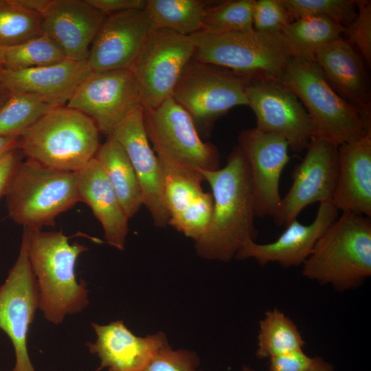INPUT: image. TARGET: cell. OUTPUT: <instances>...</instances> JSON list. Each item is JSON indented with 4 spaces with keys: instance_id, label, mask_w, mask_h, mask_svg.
I'll list each match as a JSON object with an SVG mask.
<instances>
[{
    "instance_id": "obj_1",
    "label": "cell",
    "mask_w": 371,
    "mask_h": 371,
    "mask_svg": "<svg viewBox=\"0 0 371 371\" xmlns=\"http://www.w3.org/2000/svg\"><path fill=\"white\" fill-rule=\"evenodd\" d=\"M201 173L212 189L213 211L207 229L195 241L196 251L202 258L229 262L256 235L249 166L237 145L223 168Z\"/></svg>"
},
{
    "instance_id": "obj_2",
    "label": "cell",
    "mask_w": 371,
    "mask_h": 371,
    "mask_svg": "<svg viewBox=\"0 0 371 371\" xmlns=\"http://www.w3.org/2000/svg\"><path fill=\"white\" fill-rule=\"evenodd\" d=\"M30 263L35 276L40 306L44 318L55 325L67 315L80 313L89 304L88 289L78 281L76 264L88 248L60 231H43L23 227Z\"/></svg>"
},
{
    "instance_id": "obj_3",
    "label": "cell",
    "mask_w": 371,
    "mask_h": 371,
    "mask_svg": "<svg viewBox=\"0 0 371 371\" xmlns=\"http://www.w3.org/2000/svg\"><path fill=\"white\" fill-rule=\"evenodd\" d=\"M302 275L342 292L357 287L371 276V221L350 212L322 234L302 264Z\"/></svg>"
},
{
    "instance_id": "obj_4",
    "label": "cell",
    "mask_w": 371,
    "mask_h": 371,
    "mask_svg": "<svg viewBox=\"0 0 371 371\" xmlns=\"http://www.w3.org/2000/svg\"><path fill=\"white\" fill-rule=\"evenodd\" d=\"M99 129L89 117L66 105L47 111L20 136L26 159L49 168L78 172L100 146Z\"/></svg>"
},
{
    "instance_id": "obj_5",
    "label": "cell",
    "mask_w": 371,
    "mask_h": 371,
    "mask_svg": "<svg viewBox=\"0 0 371 371\" xmlns=\"http://www.w3.org/2000/svg\"><path fill=\"white\" fill-rule=\"evenodd\" d=\"M280 82L304 106L315 137L338 147L362 137L371 130V119L333 89L315 61L292 58Z\"/></svg>"
},
{
    "instance_id": "obj_6",
    "label": "cell",
    "mask_w": 371,
    "mask_h": 371,
    "mask_svg": "<svg viewBox=\"0 0 371 371\" xmlns=\"http://www.w3.org/2000/svg\"><path fill=\"white\" fill-rule=\"evenodd\" d=\"M192 60L227 69L248 81L278 80L293 58L282 34L255 30L190 35Z\"/></svg>"
},
{
    "instance_id": "obj_7",
    "label": "cell",
    "mask_w": 371,
    "mask_h": 371,
    "mask_svg": "<svg viewBox=\"0 0 371 371\" xmlns=\"http://www.w3.org/2000/svg\"><path fill=\"white\" fill-rule=\"evenodd\" d=\"M5 196L14 223L29 229L54 226L58 215L80 201L78 173L26 159L16 166Z\"/></svg>"
},
{
    "instance_id": "obj_8",
    "label": "cell",
    "mask_w": 371,
    "mask_h": 371,
    "mask_svg": "<svg viewBox=\"0 0 371 371\" xmlns=\"http://www.w3.org/2000/svg\"><path fill=\"white\" fill-rule=\"evenodd\" d=\"M247 83L227 69L191 59L171 98L189 114L199 133L207 135L230 109L247 106Z\"/></svg>"
},
{
    "instance_id": "obj_9",
    "label": "cell",
    "mask_w": 371,
    "mask_h": 371,
    "mask_svg": "<svg viewBox=\"0 0 371 371\" xmlns=\"http://www.w3.org/2000/svg\"><path fill=\"white\" fill-rule=\"evenodd\" d=\"M143 119L160 162L198 173L219 168L217 147L201 139L191 117L172 98L155 109H143Z\"/></svg>"
},
{
    "instance_id": "obj_10",
    "label": "cell",
    "mask_w": 371,
    "mask_h": 371,
    "mask_svg": "<svg viewBox=\"0 0 371 371\" xmlns=\"http://www.w3.org/2000/svg\"><path fill=\"white\" fill-rule=\"evenodd\" d=\"M191 36L155 28L131 70L144 110L155 109L171 98L187 63L192 58Z\"/></svg>"
},
{
    "instance_id": "obj_11",
    "label": "cell",
    "mask_w": 371,
    "mask_h": 371,
    "mask_svg": "<svg viewBox=\"0 0 371 371\" xmlns=\"http://www.w3.org/2000/svg\"><path fill=\"white\" fill-rule=\"evenodd\" d=\"M39 306L38 289L23 234L18 257L0 285V329L10 339L15 355V364L11 371H35L27 341Z\"/></svg>"
},
{
    "instance_id": "obj_12",
    "label": "cell",
    "mask_w": 371,
    "mask_h": 371,
    "mask_svg": "<svg viewBox=\"0 0 371 371\" xmlns=\"http://www.w3.org/2000/svg\"><path fill=\"white\" fill-rule=\"evenodd\" d=\"M66 106L89 117L106 137L141 106L137 84L129 69L91 71Z\"/></svg>"
},
{
    "instance_id": "obj_13",
    "label": "cell",
    "mask_w": 371,
    "mask_h": 371,
    "mask_svg": "<svg viewBox=\"0 0 371 371\" xmlns=\"http://www.w3.org/2000/svg\"><path fill=\"white\" fill-rule=\"evenodd\" d=\"M246 93L257 128L283 137L294 153L306 149L315 137L313 127L293 91L278 80L248 81Z\"/></svg>"
},
{
    "instance_id": "obj_14",
    "label": "cell",
    "mask_w": 371,
    "mask_h": 371,
    "mask_svg": "<svg viewBox=\"0 0 371 371\" xmlns=\"http://www.w3.org/2000/svg\"><path fill=\"white\" fill-rule=\"evenodd\" d=\"M306 150L294 168L291 186L272 217L278 226L286 227L297 219L308 205L332 201L338 177L337 147L314 137Z\"/></svg>"
},
{
    "instance_id": "obj_15",
    "label": "cell",
    "mask_w": 371,
    "mask_h": 371,
    "mask_svg": "<svg viewBox=\"0 0 371 371\" xmlns=\"http://www.w3.org/2000/svg\"><path fill=\"white\" fill-rule=\"evenodd\" d=\"M238 142L249 166L255 216L273 217L282 199L279 186L290 159L289 144L283 137L256 127L241 131Z\"/></svg>"
},
{
    "instance_id": "obj_16",
    "label": "cell",
    "mask_w": 371,
    "mask_h": 371,
    "mask_svg": "<svg viewBox=\"0 0 371 371\" xmlns=\"http://www.w3.org/2000/svg\"><path fill=\"white\" fill-rule=\"evenodd\" d=\"M155 26L144 10L106 16L89 49L91 71L131 69Z\"/></svg>"
},
{
    "instance_id": "obj_17",
    "label": "cell",
    "mask_w": 371,
    "mask_h": 371,
    "mask_svg": "<svg viewBox=\"0 0 371 371\" xmlns=\"http://www.w3.org/2000/svg\"><path fill=\"white\" fill-rule=\"evenodd\" d=\"M125 150L137 175L146 206L154 224L160 227L169 223L164 199V179L161 165L149 144L141 106L134 110L112 132Z\"/></svg>"
},
{
    "instance_id": "obj_18",
    "label": "cell",
    "mask_w": 371,
    "mask_h": 371,
    "mask_svg": "<svg viewBox=\"0 0 371 371\" xmlns=\"http://www.w3.org/2000/svg\"><path fill=\"white\" fill-rule=\"evenodd\" d=\"M164 179V199L169 214L168 225L194 241L207 229L213 211V198L203 191L201 173L160 162Z\"/></svg>"
},
{
    "instance_id": "obj_19",
    "label": "cell",
    "mask_w": 371,
    "mask_h": 371,
    "mask_svg": "<svg viewBox=\"0 0 371 371\" xmlns=\"http://www.w3.org/2000/svg\"><path fill=\"white\" fill-rule=\"evenodd\" d=\"M338 215L339 211L332 201L319 203L311 223L304 225L295 219L286 226V229L275 241L260 244L249 240L235 257L239 260L253 258L261 265L277 262L287 268L302 265L319 237Z\"/></svg>"
},
{
    "instance_id": "obj_20",
    "label": "cell",
    "mask_w": 371,
    "mask_h": 371,
    "mask_svg": "<svg viewBox=\"0 0 371 371\" xmlns=\"http://www.w3.org/2000/svg\"><path fill=\"white\" fill-rule=\"evenodd\" d=\"M105 17L87 0H53L42 15L43 31L67 59L87 62Z\"/></svg>"
},
{
    "instance_id": "obj_21",
    "label": "cell",
    "mask_w": 371,
    "mask_h": 371,
    "mask_svg": "<svg viewBox=\"0 0 371 371\" xmlns=\"http://www.w3.org/2000/svg\"><path fill=\"white\" fill-rule=\"evenodd\" d=\"M91 326L96 339L87 343V347L100 359V368L108 371H144L159 350L168 344L163 333L137 337L122 320Z\"/></svg>"
},
{
    "instance_id": "obj_22",
    "label": "cell",
    "mask_w": 371,
    "mask_h": 371,
    "mask_svg": "<svg viewBox=\"0 0 371 371\" xmlns=\"http://www.w3.org/2000/svg\"><path fill=\"white\" fill-rule=\"evenodd\" d=\"M338 177L332 203L338 211L371 217V130L337 147Z\"/></svg>"
},
{
    "instance_id": "obj_23",
    "label": "cell",
    "mask_w": 371,
    "mask_h": 371,
    "mask_svg": "<svg viewBox=\"0 0 371 371\" xmlns=\"http://www.w3.org/2000/svg\"><path fill=\"white\" fill-rule=\"evenodd\" d=\"M91 71L87 62H61L21 70H0L10 90L37 97L53 106L66 105L81 81Z\"/></svg>"
},
{
    "instance_id": "obj_24",
    "label": "cell",
    "mask_w": 371,
    "mask_h": 371,
    "mask_svg": "<svg viewBox=\"0 0 371 371\" xmlns=\"http://www.w3.org/2000/svg\"><path fill=\"white\" fill-rule=\"evenodd\" d=\"M363 61L352 45L341 37L321 48L315 58L333 89L371 118L369 85Z\"/></svg>"
},
{
    "instance_id": "obj_25",
    "label": "cell",
    "mask_w": 371,
    "mask_h": 371,
    "mask_svg": "<svg viewBox=\"0 0 371 371\" xmlns=\"http://www.w3.org/2000/svg\"><path fill=\"white\" fill-rule=\"evenodd\" d=\"M77 173L80 201L89 206L100 223L107 243L124 250L129 218L101 165L94 157Z\"/></svg>"
},
{
    "instance_id": "obj_26",
    "label": "cell",
    "mask_w": 371,
    "mask_h": 371,
    "mask_svg": "<svg viewBox=\"0 0 371 371\" xmlns=\"http://www.w3.org/2000/svg\"><path fill=\"white\" fill-rule=\"evenodd\" d=\"M95 158L101 165L128 218L133 217L143 205V197L125 150L114 138L107 137Z\"/></svg>"
},
{
    "instance_id": "obj_27",
    "label": "cell",
    "mask_w": 371,
    "mask_h": 371,
    "mask_svg": "<svg viewBox=\"0 0 371 371\" xmlns=\"http://www.w3.org/2000/svg\"><path fill=\"white\" fill-rule=\"evenodd\" d=\"M344 32V26L328 19L306 16L291 21L281 34L293 58L315 61L318 51Z\"/></svg>"
},
{
    "instance_id": "obj_28",
    "label": "cell",
    "mask_w": 371,
    "mask_h": 371,
    "mask_svg": "<svg viewBox=\"0 0 371 371\" xmlns=\"http://www.w3.org/2000/svg\"><path fill=\"white\" fill-rule=\"evenodd\" d=\"M207 4L199 0H147L144 11L155 28L190 36L202 30Z\"/></svg>"
},
{
    "instance_id": "obj_29",
    "label": "cell",
    "mask_w": 371,
    "mask_h": 371,
    "mask_svg": "<svg viewBox=\"0 0 371 371\" xmlns=\"http://www.w3.org/2000/svg\"><path fill=\"white\" fill-rule=\"evenodd\" d=\"M304 344L295 324L278 308L267 311L259 322L256 352L259 359H269L301 349Z\"/></svg>"
},
{
    "instance_id": "obj_30",
    "label": "cell",
    "mask_w": 371,
    "mask_h": 371,
    "mask_svg": "<svg viewBox=\"0 0 371 371\" xmlns=\"http://www.w3.org/2000/svg\"><path fill=\"white\" fill-rule=\"evenodd\" d=\"M65 59L60 47L44 34L15 45L0 46V65L4 70L31 69Z\"/></svg>"
},
{
    "instance_id": "obj_31",
    "label": "cell",
    "mask_w": 371,
    "mask_h": 371,
    "mask_svg": "<svg viewBox=\"0 0 371 371\" xmlns=\"http://www.w3.org/2000/svg\"><path fill=\"white\" fill-rule=\"evenodd\" d=\"M54 107L34 95L12 91L0 107V137H20Z\"/></svg>"
},
{
    "instance_id": "obj_32",
    "label": "cell",
    "mask_w": 371,
    "mask_h": 371,
    "mask_svg": "<svg viewBox=\"0 0 371 371\" xmlns=\"http://www.w3.org/2000/svg\"><path fill=\"white\" fill-rule=\"evenodd\" d=\"M255 0H230L208 3L202 32L221 34L254 30L252 12Z\"/></svg>"
},
{
    "instance_id": "obj_33",
    "label": "cell",
    "mask_w": 371,
    "mask_h": 371,
    "mask_svg": "<svg viewBox=\"0 0 371 371\" xmlns=\"http://www.w3.org/2000/svg\"><path fill=\"white\" fill-rule=\"evenodd\" d=\"M43 34L42 16L16 0H0V46L15 45Z\"/></svg>"
},
{
    "instance_id": "obj_34",
    "label": "cell",
    "mask_w": 371,
    "mask_h": 371,
    "mask_svg": "<svg viewBox=\"0 0 371 371\" xmlns=\"http://www.w3.org/2000/svg\"><path fill=\"white\" fill-rule=\"evenodd\" d=\"M291 21L306 16L328 19L344 27L357 15V0H281Z\"/></svg>"
},
{
    "instance_id": "obj_35",
    "label": "cell",
    "mask_w": 371,
    "mask_h": 371,
    "mask_svg": "<svg viewBox=\"0 0 371 371\" xmlns=\"http://www.w3.org/2000/svg\"><path fill=\"white\" fill-rule=\"evenodd\" d=\"M291 22L281 0H255L252 12L254 30L280 34Z\"/></svg>"
},
{
    "instance_id": "obj_36",
    "label": "cell",
    "mask_w": 371,
    "mask_h": 371,
    "mask_svg": "<svg viewBox=\"0 0 371 371\" xmlns=\"http://www.w3.org/2000/svg\"><path fill=\"white\" fill-rule=\"evenodd\" d=\"M348 41L358 49L359 54L368 64L371 63V1H357V15L346 27Z\"/></svg>"
},
{
    "instance_id": "obj_37",
    "label": "cell",
    "mask_w": 371,
    "mask_h": 371,
    "mask_svg": "<svg viewBox=\"0 0 371 371\" xmlns=\"http://www.w3.org/2000/svg\"><path fill=\"white\" fill-rule=\"evenodd\" d=\"M199 359L192 351L172 350L168 344L156 354L144 371H201Z\"/></svg>"
},
{
    "instance_id": "obj_38",
    "label": "cell",
    "mask_w": 371,
    "mask_h": 371,
    "mask_svg": "<svg viewBox=\"0 0 371 371\" xmlns=\"http://www.w3.org/2000/svg\"><path fill=\"white\" fill-rule=\"evenodd\" d=\"M269 361V371H305L313 364L314 357L301 348L271 357Z\"/></svg>"
},
{
    "instance_id": "obj_39",
    "label": "cell",
    "mask_w": 371,
    "mask_h": 371,
    "mask_svg": "<svg viewBox=\"0 0 371 371\" xmlns=\"http://www.w3.org/2000/svg\"><path fill=\"white\" fill-rule=\"evenodd\" d=\"M105 16L132 10H144L147 0H87Z\"/></svg>"
},
{
    "instance_id": "obj_40",
    "label": "cell",
    "mask_w": 371,
    "mask_h": 371,
    "mask_svg": "<svg viewBox=\"0 0 371 371\" xmlns=\"http://www.w3.org/2000/svg\"><path fill=\"white\" fill-rule=\"evenodd\" d=\"M19 148L13 150L0 159V198L5 195L12 175L21 161Z\"/></svg>"
},
{
    "instance_id": "obj_41",
    "label": "cell",
    "mask_w": 371,
    "mask_h": 371,
    "mask_svg": "<svg viewBox=\"0 0 371 371\" xmlns=\"http://www.w3.org/2000/svg\"><path fill=\"white\" fill-rule=\"evenodd\" d=\"M53 0H16L26 10L43 15L49 8Z\"/></svg>"
},
{
    "instance_id": "obj_42",
    "label": "cell",
    "mask_w": 371,
    "mask_h": 371,
    "mask_svg": "<svg viewBox=\"0 0 371 371\" xmlns=\"http://www.w3.org/2000/svg\"><path fill=\"white\" fill-rule=\"evenodd\" d=\"M19 136L0 137V159L8 153L19 148Z\"/></svg>"
},
{
    "instance_id": "obj_43",
    "label": "cell",
    "mask_w": 371,
    "mask_h": 371,
    "mask_svg": "<svg viewBox=\"0 0 371 371\" xmlns=\"http://www.w3.org/2000/svg\"><path fill=\"white\" fill-rule=\"evenodd\" d=\"M305 371H335V368L321 357H315L313 364Z\"/></svg>"
},
{
    "instance_id": "obj_44",
    "label": "cell",
    "mask_w": 371,
    "mask_h": 371,
    "mask_svg": "<svg viewBox=\"0 0 371 371\" xmlns=\"http://www.w3.org/2000/svg\"><path fill=\"white\" fill-rule=\"evenodd\" d=\"M12 93L10 90L0 80V107L8 100Z\"/></svg>"
},
{
    "instance_id": "obj_45",
    "label": "cell",
    "mask_w": 371,
    "mask_h": 371,
    "mask_svg": "<svg viewBox=\"0 0 371 371\" xmlns=\"http://www.w3.org/2000/svg\"><path fill=\"white\" fill-rule=\"evenodd\" d=\"M243 371H254L253 369H251L248 366H243L242 368Z\"/></svg>"
},
{
    "instance_id": "obj_46",
    "label": "cell",
    "mask_w": 371,
    "mask_h": 371,
    "mask_svg": "<svg viewBox=\"0 0 371 371\" xmlns=\"http://www.w3.org/2000/svg\"><path fill=\"white\" fill-rule=\"evenodd\" d=\"M0 70H1V65H0Z\"/></svg>"
}]
</instances>
